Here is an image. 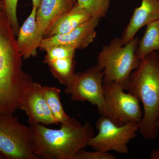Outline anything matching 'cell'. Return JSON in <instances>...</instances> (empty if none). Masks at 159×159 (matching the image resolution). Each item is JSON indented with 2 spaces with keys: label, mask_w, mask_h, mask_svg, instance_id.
Here are the masks:
<instances>
[{
  "label": "cell",
  "mask_w": 159,
  "mask_h": 159,
  "mask_svg": "<svg viewBox=\"0 0 159 159\" xmlns=\"http://www.w3.org/2000/svg\"><path fill=\"white\" fill-rule=\"evenodd\" d=\"M8 18L0 10V115L13 114L33 82L23 70L22 57Z\"/></svg>",
  "instance_id": "cell-1"
},
{
  "label": "cell",
  "mask_w": 159,
  "mask_h": 159,
  "mask_svg": "<svg viewBox=\"0 0 159 159\" xmlns=\"http://www.w3.org/2000/svg\"><path fill=\"white\" fill-rule=\"evenodd\" d=\"M60 125V128L55 129L40 123L30 125L33 152L38 159H75L77 152L87 146L94 136L89 121L82 125L75 119Z\"/></svg>",
  "instance_id": "cell-2"
},
{
  "label": "cell",
  "mask_w": 159,
  "mask_h": 159,
  "mask_svg": "<svg viewBox=\"0 0 159 159\" xmlns=\"http://www.w3.org/2000/svg\"><path fill=\"white\" fill-rule=\"evenodd\" d=\"M127 90L140 101L144 108L139 131L146 140H154L158 134L156 122L159 118V54L153 52L141 60L139 68L129 77Z\"/></svg>",
  "instance_id": "cell-3"
},
{
  "label": "cell",
  "mask_w": 159,
  "mask_h": 159,
  "mask_svg": "<svg viewBox=\"0 0 159 159\" xmlns=\"http://www.w3.org/2000/svg\"><path fill=\"white\" fill-rule=\"evenodd\" d=\"M139 40L134 37L122 45L120 38L117 37L102 47L97 66L104 74L103 84L117 83L127 90L130 74L141 61L136 54Z\"/></svg>",
  "instance_id": "cell-4"
},
{
  "label": "cell",
  "mask_w": 159,
  "mask_h": 159,
  "mask_svg": "<svg viewBox=\"0 0 159 159\" xmlns=\"http://www.w3.org/2000/svg\"><path fill=\"white\" fill-rule=\"evenodd\" d=\"M0 152L6 159H38L33 152L31 127L13 114L0 115Z\"/></svg>",
  "instance_id": "cell-5"
},
{
  "label": "cell",
  "mask_w": 159,
  "mask_h": 159,
  "mask_svg": "<svg viewBox=\"0 0 159 159\" xmlns=\"http://www.w3.org/2000/svg\"><path fill=\"white\" fill-rule=\"evenodd\" d=\"M105 108L102 116L118 126L129 122L140 123L143 113L140 100L129 93H125L123 87L117 83L103 84Z\"/></svg>",
  "instance_id": "cell-6"
},
{
  "label": "cell",
  "mask_w": 159,
  "mask_h": 159,
  "mask_svg": "<svg viewBox=\"0 0 159 159\" xmlns=\"http://www.w3.org/2000/svg\"><path fill=\"white\" fill-rule=\"evenodd\" d=\"M98 134L90 139L88 146L94 150L117 153H128L127 145L131 140L137 137L139 123L129 122L125 125L118 126L107 117L100 116L96 124Z\"/></svg>",
  "instance_id": "cell-7"
},
{
  "label": "cell",
  "mask_w": 159,
  "mask_h": 159,
  "mask_svg": "<svg viewBox=\"0 0 159 159\" xmlns=\"http://www.w3.org/2000/svg\"><path fill=\"white\" fill-rule=\"evenodd\" d=\"M102 71L97 66L84 72L75 73L66 86L65 93L76 101L89 102L97 106L100 116H103L105 108L103 96Z\"/></svg>",
  "instance_id": "cell-8"
},
{
  "label": "cell",
  "mask_w": 159,
  "mask_h": 159,
  "mask_svg": "<svg viewBox=\"0 0 159 159\" xmlns=\"http://www.w3.org/2000/svg\"><path fill=\"white\" fill-rule=\"evenodd\" d=\"M43 86L33 81L27 90L20 109L25 112L29 125L40 123L43 125H58L47 103L43 94Z\"/></svg>",
  "instance_id": "cell-9"
},
{
  "label": "cell",
  "mask_w": 159,
  "mask_h": 159,
  "mask_svg": "<svg viewBox=\"0 0 159 159\" xmlns=\"http://www.w3.org/2000/svg\"><path fill=\"white\" fill-rule=\"evenodd\" d=\"M99 19L91 18L73 31L65 34H56L43 38L39 48L43 51L57 45L70 46L77 49H83L93 42L97 35L96 29Z\"/></svg>",
  "instance_id": "cell-10"
},
{
  "label": "cell",
  "mask_w": 159,
  "mask_h": 159,
  "mask_svg": "<svg viewBox=\"0 0 159 159\" xmlns=\"http://www.w3.org/2000/svg\"><path fill=\"white\" fill-rule=\"evenodd\" d=\"M37 9L32 7L31 13L20 28L16 36L18 48L23 59L37 56V49L43 38L36 21Z\"/></svg>",
  "instance_id": "cell-11"
},
{
  "label": "cell",
  "mask_w": 159,
  "mask_h": 159,
  "mask_svg": "<svg viewBox=\"0 0 159 159\" xmlns=\"http://www.w3.org/2000/svg\"><path fill=\"white\" fill-rule=\"evenodd\" d=\"M158 19L159 0H142L141 5L135 9L120 38L122 45L134 39L140 29Z\"/></svg>",
  "instance_id": "cell-12"
},
{
  "label": "cell",
  "mask_w": 159,
  "mask_h": 159,
  "mask_svg": "<svg viewBox=\"0 0 159 159\" xmlns=\"http://www.w3.org/2000/svg\"><path fill=\"white\" fill-rule=\"evenodd\" d=\"M76 3V0H42L37 8L36 20L43 38L52 25Z\"/></svg>",
  "instance_id": "cell-13"
},
{
  "label": "cell",
  "mask_w": 159,
  "mask_h": 159,
  "mask_svg": "<svg viewBox=\"0 0 159 159\" xmlns=\"http://www.w3.org/2000/svg\"><path fill=\"white\" fill-rule=\"evenodd\" d=\"M91 18L90 15L76 3L71 10L63 15L52 25L44 38L69 33Z\"/></svg>",
  "instance_id": "cell-14"
},
{
  "label": "cell",
  "mask_w": 159,
  "mask_h": 159,
  "mask_svg": "<svg viewBox=\"0 0 159 159\" xmlns=\"http://www.w3.org/2000/svg\"><path fill=\"white\" fill-rule=\"evenodd\" d=\"M153 52L159 54V19L146 25L144 35L139 40L136 54L138 58L142 60Z\"/></svg>",
  "instance_id": "cell-15"
},
{
  "label": "cell",
  "mask_w": 159,
  "mask_h": 159,
  "mask_svg": "<svg viewBox=\"0 0 159 159\" xmlns=\"http://www.w3.org/2000/svg\"><path fill=\"white\" fill-rule=\"evenodd\" d=\"M42 91L49 108L57 122L69 124L75 120L69 117L64 110L60 97V89L54 87L43 86Z\"/></svg>",
  "instance_id": "cell-16"
},
{
  "label": "cell",
  "mask_w": 159,
  "mask_h": 159,
  "mask_svg": "<svg viewBox=\"0 0 159 159\" xmlns=\"http://www.w3.org/2000/svg\"><path fill=\"white\" fill-rule=\"evenodd\" d=\"M47 64L53 76L66 86L75 74L76 61L74 58L54 59Z\"/></svg>",
  "instance_id": "cell-17"
},
{
  "label": "cell",
  "mask_w": 159,
  "mask_h": 159,
  "mask_svg": "<svg viewBox=\"0 0 159 159\" xmlns=\"http://www.w3.org/2000/svg\"><path fill=\"white\" fill-rule=\"evenodd\" d=\"M77 4L91 17L101 19L105 17L109 8L110 0H77Z\"/></svg>",
  "instance_id": "cell-18"
},
{
  "label": "cell",
  "mask_w": 159,
  "mask_h": 159,
  "mask_svg": "<svg viewBox=\"0 0 159 159\" xmlns=\"http://www.w3.org/2000/svg\"><path fill=\"white\" fill-rule=\"evenodd\" d=\"M76 49L70 46H53L46 50L44 62L47 63L53 60L71 57L74 58Z\"/></svg>",
  "instance_id": "cell-19"
},
{
  "label": "cell",
  "mask_w": 159,
  "mask_h": 159,
  "mask_svg": "<svg viewBox=\"0 0 159 159\" xmlns=\"http://www.w3.org/2000/svg\"><path fill=\"white\" fill-rule=\"evenodd\" d=\"M2 5V9L12 27L16 36L20 29L18 20L17 8L19 0H0Z\"/></svg>",
  "instance_id": "cell-20"
},
{
  "label": "cell",
  "mask_w": 159,
  "mask_h": 159,
  "mask_svg": "<svg viewBox=\"0 0 159 159\" xmlns=\"http://www.w3.org/2000/svg\"><path fill=\"white\" fill-rule=\"evenodd\" d=\"M116 157L108 152L96 150L88 152L81 149L77 152L75 159H116Z\"/></svg>",
  "instance_id": "cell-21"
},
{
  "label": "cell",
  "mask_w": 159,
  "mask_h": 159,
  "mask_svg": "<svg viewBox=\"0 0 159 159\" xmlns=\"http://www.w3.org/2000/svg\"><path fill=\"white\" fill-rule=\"evenodd\" d=\"M150 158L159 159V150H153L151 154Z\"/></svg>",
  "instance_id": "cell-22"
},
{
  "label": "cell",
  "mask_w": 159,
  "mask_h": 159,
  "mask_svg": "<svg viewBox=\"0 0 159 159\" xmlns=\"http://www.w3.org/2000/svg\"><path fill=\"white\" fill-rule=\"evenodd\" d=\"M42 0H32V7L38 8Z\"/></svg>",
  "instance_id": "cell-23"
},
{
  "label": "cell",
  "mask_w": 159,
  "mask_h": 159,
  "mask_svg": "<svg viewBox=\"0 0 159 159\" xmlns=\"http://www.w3.org/2000/svg\"><path fill=\"white\" fill-rule=\"evenodd\" d=\"M6 159V158H5V157H4V156L1 153V152H0V159Z\"/></svg>",
  "instance_id": "cell-24"
},
{
  "label": "cell",
  "mask_w": 159,
  "mask_h": 159,
  "mask_svg": "<svg viewBox=\"0 0 159 159\" xmlns=\"http://www.w3.org/2000/svg\"><path fill=\"white\" fill-rule=\"evenodd\" d=\"M156 126L157 128L158 129H159V118L158 119L157 121Z\"/></svg>",
  "instance_id": "cell-25"
},
{
  "label": "cell",
  "mask_w": 159,
  "mask_h": 159,
  "mask_svg": "<svg viewBox=\"0 0 159 159\" xmlns=\"http://www.w3.org/2000/svg\"><path fill=\"white\" fill-rule=\"evenodd\" d=\"M2 9V2L0 1V10Z\"/></svg>",
  "instance_id": "cell-26"
}]
</instances>
